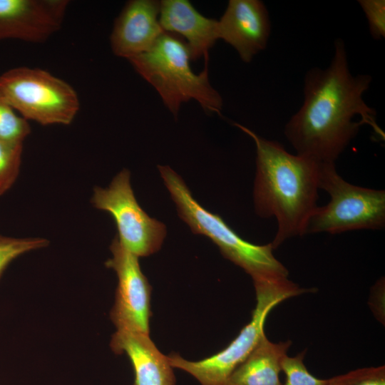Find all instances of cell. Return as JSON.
I'll use <instances>...</instances> for the list:
<instances>
[{
	"instance_id": "6da1fadb",
	"label": "cell",
	"mask_w": 385,
	"mask_h": 385,
	"mask_svg": "<svg viewBox=\"0 0 385 385\" xmlns=\"http://www.w3.org/2000/svg\"><path fill=\"white\" fill-rule=\"evenodd\" d=\"M326 68L309 70L304 81V101L284 127V135L297 154L319 163H334L357 135L363 123L382 134L376 111L364 101L372 78L354 76L344 41L337 38Z\"/></svg>"
},
{
	"instance_id": "7a4b0ae2",
	"label": "cell",
	"mask_w": 385,
	"mask_h": 385,
	"mask_svg": "<svg viewBox=\"0 0 385 385\" xmlns=\"http://www.w3.org/2000/svg\"><path fill=\"white\" fill-rule=\"evenodd\" d=\"M256 147L254 205L261 217H274L277 230L271 242L276 249L285 240L305 235L308 221L318 207L320 163L289 153L275 140L265 139L238 123Z\"/></svg>"
},
{
	"instance_id": "3957f363",
	"label": "cell",
	"mask_w": 385,
	"mask_h": 385,
	"mask_svg": "<svg viewBox=\"0 0 385 385\" xmlns=\"http://www.w3.org/2000/svg\"><path fill=\"white\" fill-rule=\"evenodd\" d=\"M195 73L190 68L189 48L180 36L164 32L148 51L127 59L135 71L152 85L176 118L183 103L195 100L205 112L221 114L223 101L210 85L207 61Z\"/></svg>"
},
{
	"instance_id": "277c9868",
	"label": "cell",
	"mask_w": 385,
	"mask_h": 385,
	"mask_svg": "<svg viewBox=\"0 0 385 385\" xmlns=\"http://www.w3.org/2000/svg\"><path fill=\"white\" fill-rule=\"evenodd\" d=\"M158 168L179 216L193 233L210 239L225 258L242 268L253 281L287 277L288 270L274 256L271 243L260 245L242 239L221 217L201 206L183 179L169 166Z\"/></svg>"
},
{
	"instance_id": "5b68a950",
	"label": "cell",
	"mask_w": 385,
	"mask_h": 385,
	"mask_svg": "<svg viewBox=\"0 0 385 385\" xmlns=\"http://www.w3.org/2000/svg\"><path fill=\"white\" fill-rule=\"evenodd\" d=\"M256 305L250 322L222 351L199 361L186 360L173 353L168 356L173 368L185 371L201 385H226L234 370L248 356L265 334L266 318L284 300L309 292L286 278L253 281Z\"/></svg>"
},
{
	"instance_id": "8992f818",
	"label": "cell",
	"mask_w": 385,
	"mask_h": 385,
	"mask_svg": "<svg viewBox=\"0 0 385 385\" xmlns=\"http://www.w3.org/2000/svg\"><path fill=\"white\" fill-rule=\"evenodd\" d=\"M330 201L317 207L305 234L342 233L355 230H381L385 226V192L352 185L337 173L334 163H321L319 189Z\"/></svg>"
},
{
	"instance_id": "52a82bcc",
	"label": "cell",
	"mask_w": 385,
	"mask_h": 385,
	"mask_svg": "<svg viewBox=\"0 0 385 385\" xmlns=\"http://www.w3.org/2000/svg\"><path fill=\"white\" fill-rule=\"evenodd\" d=\"M0 94L23 118L42 125H69L80 108L71 85L40 68L21 66L4 72Z\"/></svg>"
},
{
	"instance_id": "ba28073f",
	"label": "cell",
	"mask_w": 385,
	"mask_h": 385,
	"mask_svg": "<svg viewBox=\"0 0 385 385\" xmlns=\"http://www.w3.org/2000/svg\"><path fill=\"white\" fill-rule=\"evenodd\" d=\"M91 202L113 218L118 238L131 253L149 256L158 251L166 235L165 225L150 217L139 205L130 185V175L123 169L106 188H93Z\"/></svg>"
},
{
	"instance_id": "9c48e42d",
	"label": "cell",
	"mask_w": 385,
	"mask_h": 385,
	"mask_svg": "<svg viewBox=\"0 0 385 385\" xmlns=\"http://www.w3.org/2000/svg\"><path fill=\"white\" fill-rule=\"evenodd\" d=\"M110 250L112 257L105 265L112 269L118 278L111 319L116 330L149 334L151 286L140 269L138 257L128 250L117 236Z\"/></svg>"
},
{
	"instance_id": "30bf717a",
	"label": "cell",
	"mask_w": 385,
	"mask_h": 385,
	"mask_svg": "<svg viewBox=\"0 0 385 385\" xmlns=\"http://www.w3.org/2000/svg\"><path fill=\"white\" fill-rule=\"evenodd\" d=\"M67 0H0V40L41 43L58 31Z\"/></svg>"
},
{
	"instance_id": "8fae6325",
	"label": "cell",
	"mask_w": 385,
	"mask_h": 385,
	"mask_svg": "<svg viewBox=\"0 0 385 385\" xmlns=\"http://www.w3.org/2000/svg\"><path fill=\"white\" fill-rule=\"evenodd\" d=\"M270 32L268 11L260 0H230L218 20L219 39L232 46L245 63L266 48Z\"/></svg>"
},
{
	"instance_id": "7c38bea8",
	"label": "cell",
	"mask_w": 385,
	"mask_h": 385,
	"mask_svg": "<svg viewBox=\"0 0 385 385\" xmlns=\"http://www.w3.org/2000/svg\"><path fill=\"white\" fill-rule=\"evenodd\" d=\"M160 1H128L115 19L110 43L113 53L128 59L150 50L165 32L160 21Z\"/></svg>"
},
{
	"instance_id": "4fadbf2b",
	"label": "cell",
	"mask_w": 385,
	"mask_h": 385,
	"mask_svg": "<svg viewBox=\"0 0 385 385\" xmlns=\"http://www.w3.org/2000/svg\"><path fill=\"white\" fill-rule=\"evenodd\" d=\"M110 347L115 354L128 357L134 372L133 385L176 384L168 356L158 350L148 334L116 330Z\"/></svg>"
},
{
	"instance_id": "5bb4252c",
	"label": "cell",
	"mask_w": 385,
	"mask_h": 385,
	"mask_svg": "<svg viewBox=\"0 0 385 385\" xmlns=\"http://www.w3.org/2000/svg\"><path fill=\"white\" fill-rule=\"evenodd\" d=\"M159 21L164 31L186 39L193 61L208 56L219 39L218 20L205 17L187 0L160 1Z\"/></svg>"
},
{
	"instance_id": "9a60e30c",
	"label": "cell",
	"mask_w": 385,
	"mask_h": 385,
	"mask_svg": "<svg viewBox=\"0 0 385 385\" xmlns=\"http://www.w3.org/2000/svg\"><path fill=\"white\" fill-rule=\"evenodd\" d=\"M292 342H270L265 334L234 370L226 385H282L281 361Z\"/></svg>"
},
{
	"instance_id": "2e32d148",
	"label": "cell",
	"mask_w": 385,
	"mask_h": 385,
	"mask_svg": "<svg viewBox=\"0 0 385 385\" xmlns=\"http://www.w3.org/2000/svg\"><path fill=\"white\" fill-rule=\"evenodd\" d=\"M23 142L0 139V196L15 183L21 165Z\"/></svg>"
},
{
	"instance_id": "e0dca14e",
	"label": "cell",
	"mask_w": 385,
	"mask_h": 385,
	"mask_svg": "<svg viewBox=\"0 0 385 385\" xmlns=\"http://www.w3.org/2000/svg\"><path fill=\"white\" fill-rule=\"evenodd\" d=\"M43 237H14L0 234V279L8 266L19 257L47 247Z\"/></svg>"
},
{
	"instance_id": "ac0fdd59",
	"label": "cell",
	"mask_w": 385,
	"mask_h": 385,
	"mask_svg": "<svg viewBox=\"0 0 385 385\" xmlns=\"http://www.w3.org/2000/svg\"><path fill=\"white\" fill-rule=\"evenodd\" d=\"M30 133L29 121L19 115L0 94V139L24 142Z\"/></svg>"
},
{
	"instance_id": "d6986e66",
	"label": "cell",
	"mask_w": 385,
	"mask_h": 385,
	"mask_svg": "<svg viewBox=\"0 0 385 385\" xmlns=\"http://www.w3.org/2000/svg\"><path fill=\"white\" fill-rule=\"evenodd\" d=\"M304 351L295 356L284 355L281 369L286 376L284 385H328L329 379H321L309 373L304 363Z\"/></svg>"
},
{
	"instance_id": "ffe728a7",
	"label": "cell",
	"mask_w": 385,
	"mask_h": 385,
	"mask_svg": "<svg viewBox=\"0 0 385 385\" xmlns=\"http://www.w3.org/2000/svg\"><path fill=\"white\" fill-rule=\"evenodd\" d=\"M328 385H385V366L353 370L329 379Z\"/></svg>"
},
{
	"instance_id": "44dd1931",
	"label": "cell",
	"mask_w": 385,
	"mask_h": 385,
	"mask_svg": "<svg viewBox=\"0 0 385 385\" xmlns=\"http://www.w3.org/2000/svg\"><path fill=\"white\" fill-rule=\"evenodd\" d=\"M368 21L369 32L373 38L379 40L385 37V1H358Z\"/></svg>"
}]
</instances>
